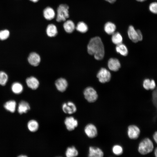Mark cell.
Wrapping results in <instances>:
<instances>
[{"mask_svg":"<svg viewBox=\"0 0 157 157\" xmlns=\"http://www.w3.org/2000/svg\"><path fill=\"white\" fill-rule=\"evenodd\" d=\"M87 49L88 54L94 56L95 59L100 60L104 58V48L103 43L99 37L96 36L92 38L87 45Z\"/></svg>","mask_w":157,"mask_h":157,"instance_id":"cell-1","label":"cell"},{"mask_svg":"<svg viewBox=\"0 0 157 157\" xmlns=\"http://www.w3.org/2000/svg\"><path fill=\"white\" fill-rule=\"evenodd\" d=\"M154 148L153 143L148 138H145L139 143L138 148L139 152L141 154L144 155L151 152Z\"/></svg>","mask_w":157,"mask_h":157,"instance_id":"cell-2","label":"cell"},{"mask_svg":"<svg viewBox=\"0 0 157 157\" xmlns=\"http://www.w3.org/2000/svg\"><path fill=\"white\" fill-rule=\"evenodd\" d=\"M69 6L66 4H61L57 9L56 21L60 22L66 20L69 17Z\"/></svg>","mask_w":157,"mask_h":157,"instance_id":"cell-3","label":"cell"},{"mask_svg":"<svg viewBox=\"0 0 157 157\" xmlns=\"http://www.w3.org/2000/svg\"><path fill=\"white\" fill-rule=\"evenodd\" d=\"M127 33L129 38L134 42L136 43L142 40L143 36L141 31L135 30L132 25L129 26Z\"/></svg>","mask_w":157,"mask_h":157,"instance_id":"cell-4","label":"cell"},{"mask_svg":"<svg viewBox=\"0 0 157 157\" xmlns=\"http://www.w3.org/2000/svg\"><path fill=\"white\" fill-rule=\"evenodd\" d=\"M85 99L89 103L95 102L97 99L98 95L96 90L92 87L86 88L83 92Z\"/></svg>","mask_w":157,"mask_h":157,"instance_id":"cell-5","label":"cell"},{"mask_svg":"<svg viewBox=\"0 0 157 157\" xmlns=\"http://www.w3.org/2000/svg\"><path fill=\"white\" fill-rule=\"evenodd\" d=\"M97 77L100 82L104 83L110 81L111 75L108 70L105 68H102L98 72Z\"/></svg>","mask_w":157,"mask_h":157,"instance_id":"cell-6","label":"cell"},{"mask_svg":"<svg viewBox=\"0 0 157 157\" xmlns=\"http://www.w3.org/2000/svg\"><path fill=\"white\" fill-rule=\"evenodd\" d=\"M84 131L86 135L90 138H94L98 134L97 129L92 124H87L85 127Z\"/></svg>","mask_w":157,"mask_h":157,"instance_id":"cell-7","label":"cell"},{"mask_svg":"<svg viewBox=\"0 0 157 157\" xmlns=\"http://www.w3.org/2000/svg\"><path fill=\"white\" fill-rule=\"evenodd\" d=\"M64 124L67 129L69 131L74 130L78 125V120L72 116L66 117Z\"/></svg>","mask_w":157,"mask_h":157,"instance_id":"cell-8","label":"cell"},{"mask_svg":"<svg viewBox=\"0 0 157 157\" xmlns=\"http://www.w3.org/2000/svg\"><path fill=\"white\" fill-rule=\"evenodd\" d=\"M140 131L139 128L135 125H130L128 127L127 134L131 139H137L140 135Z\"/></svg>","mask_w":157,"mask_h":157,"instance_id":"cell-9","label":"cell"},{"mask_svg":"<svg viewBox=\"0 0 157 157\" xmlns=\"http://www.w3.org/2000/svg\"><path fill=\"white\" fill-rule=\"evenodd\" d=\"M62 109L66 114H72L75 113L77 111V107L76 105L72 102L69 101L64 103L62 105Z\"/></svg>","mask_w":157,"mask_h":157,"instance_id":"cell-10","label":"cell"},{"mask_svg":"<svg viewBox=\"0 0 157 157\" xmlns=\"http://www.w3.org/2000/svg\"><path fill=\"white\" fill-rule=\"evenodd\" d=\"M55 85L58 91L63 92L66 90L68 86V82L65 78H60L55 81Z\"/></svg>","mask_w":157,"mask_h":157,"instance_id":"cell-11","label":"cell"},{"mask_svg":"<svg viewBox=\"0 0 157 157\" xmlns=\"http://www.w3.org/2000/svg\"><path fill=\"white\" fill-rule=\"evenodd\" d=\"M29 63L32 66H37L40 64L41 61V58L37 53L33 52L31 53L28 58Z\"/></svg>","mask_w":157,"mask_h":157,"instance_id":"cell-12","label":"cell"},{"mask_svg":"<svg viewBox=\"0 0 157 157\" xmlns=\"http://www.w3.org/2000/svg\"><path fill=\"white\" fill-rule=\"evenodd\" d=\"M104 153L100 148L90 146L88 150V156L89 157H102Z\"/></svg>","mask_w":157,"mask_h":157,"instance_id":"cell-13","label":"cell"},{"mask_svg":"<svg viewBox=\"0 0 157 157\" xmlns=\"http://www.w3.org/2000/svg\"><path fill=\"white\" fill-rule=\"evenodd\" d=\"M108 66L109 69L113 71H117L121 67L119 60L116 58H111L108 60Z\"/></svg>","mask_w":157,"mask_h":157,"instance_id":"cell-14","label":"cell"},{"mask_svg":"<svg viewBox=\"0 0 157 157\" xmlns=\"http://www.w3.org/2000/svg\"><path fill=\"white\" fill-rule=\"evenodd\" d=\"M26 83L28 87L33 90L36 89L39 85L38 80L34 76H31L27 78Z\"/></svg>","mask_w":157,"mask_h":157,"instance_id":"cell-15","label":"cell"},{"mask_svg":"<svg viewBox=\"0 0 157 157\" xmlns=\"http://www.w3.org/2000/svg\"><path fill=\"white\" fill-rule=\"evenodd\" d=\"M43 13L44 17L48 20L52 19L55 15L54 10L52 8L49 7L46 8L44 10Z\"/></svg>","mask_w":157,"mask_h":157,"instance_id":"cell-16","label":"cell"},{"mask_svg":"<svg viewBox=\"0 0 157 157\" xmlns=\"http://www.w3.org/2000/svg\"><path fill=\"white\" fill-rule=\"evenodd\" d=\"M46 33L47 35L50 37L55 36L58 33L56 26L53 24H49L47 27Z\"/></svg>","mask_w":157,"mask_h":157,"instance_id":"cell-17","label":"cell"},{"mask_svg":"<svg viewBox=\"0 0 157 157\" xmlns=\"http://www.w3.org/2000/svg\"><path fill=\"white\" fill-rule=\"evenodd\" d=\"M63 27L65 31L68 33H72L75 28L74 24L71 20L65 21L63 24Z\"/></svg>","mask_w":157,"mask_h":157,"instance_id":"cell-18","label":"cell"},{"mask_svg":"<svg viewBox=\"0 0 157 157\" xmlns=\"http://www.w3.org/2000/svg\"><path fill=\"white\" fill-rule=\"evenodd\" d=\"M104 28L106 33L108 35H112L115 32L116 26L113 23L108 22L105 24Z\"/></svg>","mask_w":157,"mask_h":157,"instance_id":"cell-19","label":"cell"},{"mask_svg":"<svg viewBox=\"0 0 157 157\" xmlns=\"http://www.w3.org/2000/svg\"><path fill=\"white\" fill-rule=\"evenodd\" d=\"M29 104L27 102L24 101H21L19 104L18 111L20 114L26 113L30 109Z\"/></svg>","mask_w":157,"mask_h":157,"instance_id":"cell-20","label":"cell"},{"mask_svg":"<svg viewBox=\"0 0 157 157\" xmlns=\"http://www.w3.org/2000/svg\"><path fill=\"white\" fill-rule=\"evenodd\" d=\"M78 152L74 146L68 147L66 149L65 155L67 157H74L78 156Z\"/></svg>","mask_w":157,"mask_h":157,"instance_id":"cell-21","label":"cell"},{"mask_svg":"<svg viewBox=\"0 0 157 157\" xmlns=\"http://www.w3.org/2000/svg\"><path fill=\"white\" fill-rule=\"evenodd\" d=\"M143 85L144 88L147 90H153L156 87V83L154 80H150L149 79H146L143 81Z\"/></svg>","mask_w":157,"mask_h":157,"instance_id":"cell-22","label":"cell"},{"mask_svg":"<svg viewBox=\"0 0 157 157\" xmlns=\"http://www.w3.org/2000/svg\"><path fill=\"white\" fill-rule=\"evenodd\" d=\"M116 50L117 53L124 56H126L128 53L127 47L122 43L117 45Z\"/></svg>","mask_w":157,"mask_h":157,"instance_id":"cell-23","label":"cell"},{"mask_svg":"<svg viewBox=\"0 0 157 157\" xmlns=\"http://www.w3.org/2000/svg\"><path fill=\"white\" fill-rule=\"evenodd\" d=\"M112 35L111 40L114 44L117 45L122 43L123 38L119 33L115 32Z\"/></svg>","mask_w":157,"mask_h":157,"instance_id":"cell-24","label":"cell"},{"mask_svg":"<svg viewBox=\"0 0 157 157\" xmlns=\"http://www.w3.org/2000/svg\"><path fill=\"white\" fill-rule=\"evenodd\" d=\"M16 102L13 100H11L6 102L4 105V107L7 110L12 113L15 112L16 106Z\"/></svg>","mask_w":157,"mask_h":157,"instance_id":"cell-25","label":"cell"},{"mask_svg":"<svg viewBox=\"0 0 157 157\" xmlns=\"http://www.w3.org/2000/svg\"><path fill=\"white\" fill-rule=\"evenodd\" d=\"M27 126L30 131L34 132L38 130L39 128V124L35 120H31L28 122Z\"/></svg>","mask_w":157,"mask_h":157,"instance_id":"cell-26","label":"cell"},{"mask_svg":"<svg viewBox=\"0 0 157 157\" xmlns=\"http://www.w3.org/2000/svg\"><path fill=\"white\" fill-rule=\"evenodd\" d=\"M11 89L13 92L16 94H19L22 92L23 86L21 84L18 82L13 83L12 85Z\"/></svg>","mask_w":157,"mask_h":157,"instance_id":"cell-27","label":"cell"},{"mask_svg":"<svg viewBox=\"0 0 157 157\" xmlns=\"http://www.w3.org/2000/svg\"><path fill=\"white\" fill-rule=\"evenodd\" d=\"M76 30L81 33H85L88 30V28L87 25L84 22H80L77 24L76 27Z\"/></svg>","mask_w":157,"mask_h":157,"instance_id":"cell-28","label":"cell"},{"mask_svg":"<svg viewBox=\"0 0 157 157\" xmlns=\"http://www.w3.org/2000/svg\"><path fill=\"white\" fill-rule=\"evenodd\" d=\"M112 150L113 153L117 156L121 155L123 152L122 147L119 145H114L112 148Z\"/></svg>","mask_w":157,"mask_h":157,"instance_id":"cell-29","label":"cell"},{"mask_svg":"<svg viewBox=\"0 0 157 157\" xmlns=\"http://www.w3.org/2000/svg\"><path fill=\"white\" fill-rule=\"evenodd\" d=\"M8 80L7 74L3 71H0V85H4Z\"/></svg>","mask_w":157,"mask_h":157,"instance_id":"cell-30","label":"cell"},{"mask_svg":"<svg viewBox=\"0 0 157 157\" xmlns=\"http://www.w3.org/2000/svg\"><path fill=\"white\" fill-rule=\"evenodd\" d=\"M10 32L7 30H4L0 31V39L4 40L7 39L9 36Z\"/></svg>","mask_w":157,"mask_h":157,"instance_id":"cell-31","label":"cell"},{"mask_svg":"<svg viewBox=\"0 0 157 157\" xmlns=\"http://www.w3.org/2000/svg\"><path fill=\"white\" fill-rule=\"evenodd\" d=\"M149 10L154 14L157 13V3L156 2H154L150 4L149 6Z\"/></svg>","mask_w":157,"mask_h":157,"instance_id":"cell-32","label":"cell"},{"mask_svg":"<svg viewBox=\"0 0 157 157\" xmlns=\"http://www.w3.org/2000/svg\"><path fill=\"white\" fill-rule=\"evenodd\" d=\"M152 101L154 105L157 106V90H154L152 93Z\"/></svg>","mask_w":157,"mask_h":157,"instance_id":"cell-33","label":"cell"},{"mask_svg":"<svg viewBox=\"0 0 157 157\" xmlns=\"http://www.w3.org/2000/svg\"><path fill=\"white\" fill-rule=\"evenodd\" d=\"M153 138L156 143H157V132L156 131L153 135Z\"/></svg>","mask_w":157,"mask_h":157,"instance_id":"cell-34","label":"cell"},{"mask_svg":"<svg viewBox=\"0 0 157 157\" xmlns=\"http://www.w3.org/2000/svg\"><path fill=\"white\" fill-rule=\"evenodd\" d=\"M106 1L110 3H113L115 2L116 0H105Z\"/></svg>","mask_w":157,"mask_h":157,"instance_id":"cell-35","label":"cell"},{"mask_svg":"<svg viewBox=\"0 0 157 157\" xmlns=\"http://www.w3.org/2000/svg\"><path fill=\"white\" fill-rule=\"evenodd\" d=\"M154 154L155 156L156 157H157V149L156 147L155 149V150L154 151Z\"/></svg>","mask_w":157,"mask_h":157,"instance_id":"cell-36","label":"cell"},{"mask_svg":"<svg viewBox=\"0 0 157 157\" xmlns=\"http://www.w3.org/2000/svg\"><path fill=\"white\" fill-rule=\"evenodd\" d=\"M30 0L33 2H36L39 1V0Z\"/></svg>","mask_w":157,"mask_h":157,"instance_id":"cell-37","label":"cell"},{"mask_svg":"<svg viewBox=\"0 0 157 157\" xmlns=\"http://www.w3.org/2000/svg\"><path fill=\"white\" fill-rule=\"evenodd\" d=\"M136 0L138 1L142 2L144 1H146V0Z\"/></svg>","mask_w":157,"mask_h":157,"instance_id":"cell-38","label":"cell"},{"mask_svg":"<svg viewBox=\"0 0 157 157\" xmlns=\"http://www.w3.org/2000/svg\"><path fill=\"white\" fill-rule=\"evenodd\" d=\"M19 157L20 156H21V157H23V156H24V157H25V156H19Z\"/></svg>","mask_w":157,"mask_h":157,"instance_id":"cell-39","label":"cell"}]
</instances>
